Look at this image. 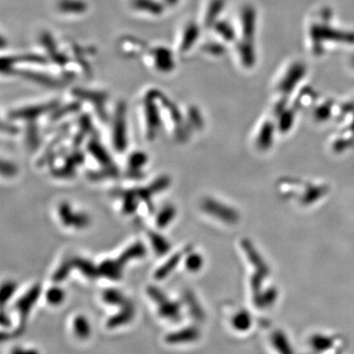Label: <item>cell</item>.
Wrapping results in <instances>:
<instances>
[{"mask_svg":"<svg viewBox=\"0 0 354 354\" xmlns=\"http://www.w3.org/2000/svg\"><path fill=\"white\" fill-rule=\"evenodd\" d=\"M41 293V286L39 285H35L30 288L23 297H21L18 301L16 302L15 308L17 309L19 313L20 323L16 329L15 335H20L25 332L26 325H27L28 318H29L30 313H31L32 307L38 301L39 295Z\"/></svg>","mask_w":354,"mask_h":354,"instance_id":"obj_1","label":"cell"},{"mask_svg":"<svg viewBox=\"0 0 354 354\" xmlns=\"http://www.w3.org/2000/svg\"><path fill=\"white\" fill-rule=\"evenodd\" d=\"M127 108L123 102H120L116 108L115 115H114L113 141V146L118 152L122 153L127 147Z\"/></svg>","mask_w":354,"mask_h":354,"instance_id":"obj_2","label":"cell"},{"mask_svg":"<svg viewBox=\"0 0 354 354\" xmlns=\"http://www.w3.org/2000/svg\"><path fill=\"white\" fill-rule=\"evenodd\" d=\"M145 106L147 137L149 140H153L157 136L158 129L160 128V123H162L160 111H158L157 104L153 101V93H151L150 95L147 97L145 106Z\"/></svg>","mask_w":354,"mask_h":354,"instance_id":"obj_3","label":"cell"},{"mask_svg":"<svg viewBox=\"0 0 354 354\" xmlns=\"http://www.w3.org/2000/svg\"><path fill=\"white\" fill-rule=\"evenodd\" d=\"M57 102H48V104H37V106H26V108L11 111L9 113L11 120H23L32 121L36 120L39 116L48 113L57 109Z\"/></svg>","mask_w":354,"mask_h":354,"instance_id":"obj_4","label":"cell"},{"mask_svg":"<svg viewBox=\"0 0 354 354\" xmlns=\"http://www.w3.org/2000/svg\"><path fill=\"white\" fill-rule=\"evenodd\" d=\"M200 330L196 327H186L176 332L169 333L165 335V342L167 344L176 346V344H191L197 342L200 337Z\"/></svg>","mask_w":354,"mask_h":354,"instance_id":"obj_5","label":"cell"},{"mask_svg":"<svg viewBox=\"0 0 354 354\" xmlns=\"http://www.w3.org/2000/svg\"><path fill=\"white\" fill-rule=\"evenodd\" d=\"M135 317V307L133 304L127 306L121 307V310L115 315L111 316L106 321V327L108 329H116V328L122 327L131 323Z\"/></svg>","mask_w":354,"mask_h":354,"instance_id":"obj_6","label":"cell"},{"mask_svg":"<svg viewBox=\"0 0 354 354\" xmlns=\"http://www.w3.org/2000/svg\"><path fill=\"white\" fill-rule=\"evenodd\" d=\"M156 68L160 72H171L174 68V60L167 48H158L152 51Z\"/></svg>","mask_w":354,"mask_h":354,"instance_id":"obj_7","label":"cell"},{"mask_svg":"<svg viewBox=\"0 0 354 354\" xmlns=\"http://www.w3.org/2000/svg\"><path fill=\"white\" fill-rule=\"evenodd\" d=\"M122 268L118 260L106 259L99 266L100 274L111 281H120L122 278Z\"/></svg>","mask_w":354,"mask_h":354,"instance_id":"obj_8","label":"cell"},{"mask_svg":"<svg viewBox=\"0 0 354 354\" xmlns=\"http://www.w3.org/2000/svg\"><path fill=\"white\" fill-rule=\"evenodd\" d=\"M158 312L162 318L177 322L181 319V304L167 299L164 304L158 305Z\"/></svg>","mask_w":354,"mask_h":354,"instance_id":"obj_9","label":"cell"},{"mask_svg":"<svg viewBox=\"0 0 354 354\" xmlns=\"http://www.w3.org/2000/svg\"><path fill=\"white\" fill-rule=\"evenodd\" d=\"M88 151L104 167L113 165V158L108 153V151L102 146V144L97 139H92L88 143Z\"/></svg>","mask_w":354,"mask_h":354,"instance_id":"obj_10","label":"cell"},{"mask_svg":"<svg viewBox=\"0 0 354 354\" xmlns=\"http://www.w3.org/2000/svg\"><path fill=\"white\" fill-rule=\"evenodd\" d=\"M72 264L75 269L79 270L86 278L95 279L101 277L100 274L99 266H95L90 260L84 259V258H73Z\"/></svg>","mask_w":354,"mask_h":354,"instance_id":"obj_11","label":"cell"},{"mask_svg":"<svg viewBox=\"0 0 354 354\" xmlns=\"http://www.w3.org/2000/svg\"><path fill=\"white\" fill-rule=\"evenodd\" d=\"M184 255H185V251H179V252L172 255L171 257L165 263V264L160 266L157 271L155 272V276H153L155 277V279H158V281H162V279L167 278V277L169 276V274L176 270V268L178 266L179 263H180Z\"/></svg>","mask_w":354,"mask_h":354,"instance_id":"obj_12","label":"cell"},{"mask_svg":"<svg viewBox=\"0 0 354 354\" xmlns=\"http://www.w3.org/2000/svg\"><path fill=\"white\" fill-rule=\"evenodd\" d=\"M147 254V249L145 245L141 242H136L133 243L132 245L128 247L127 250L123 251L118 261L121 266H124L129 261L141 259L145 257Z\"/></svg>","mask_w":354,"mask_h":354,"instance_id":"obj_13","label":"cell"},{"mask_svg":"<svg viewBox=\"0 0 354 354\" xmlns=\"http://www.w3.org/2000/svg\"><path fill=\"white\" fill-rule=\"evenodd\" d=\"M118 196L122 198V211L125 215H131L138 209V193L137 190L118 191Z\"/></svg>","mask_w":354,"mask_h":354,"instance_id":"obj_14","label":"cell"},{"mask_svg":"<svg viewBox=\"0 0 354 354\" xmlns=\"http://www.w3.org/2000/svg\"><path fill=\"white\" fill-rule=\"evenodd\" d=\"M74 95L81 100H88V101L95 102L97 104V111L101 114L102 118H104V111H102V104L106 100V95L104 93L94 92V91L83 90V88H77L74 90Z\"/></svg>","mask_w":354,"mask_h":354,"instance_id":"obj_15","label":"cell"},{"mask_svg":"<svg viewBox=\"0 0 354 354\" xmlns=\"http://www.w3.org/2000/svg\"><path fill=\"white\" fill-rule=\"evenodd\" d=\"M102 297L106 304L120 306V308L132 304L120 290H116V288H106L102 292Z\"/></svg>","mask_w":354,"mask_h":354,"instance_id":"obj_16","label":"cell"},{"mask_svg":"<svg viewBox=\"0 0 354 354\" xmlns=\"http://www.w3.org/2000/svg\"><path fill=\"white\" fill-rule=\"evenodd\" d=\"M73 329L76 337L78 339H83V341L88 339L91 335H92L91 324L88 322L87 317L84 315L75 317L73 321Z\"/></svg>","mask_w":354,"mask_h":354,"instance_id":"obj_17","label":"cell"},{"mask_svg":"<svg viewBox=\"0 0 354 354\" xmlns=\"http://www.w3.org/2000/svg\"><path fill=\"white\" fill-rule=\"evenodd\" d=\"M198 36H199V28H198V26L194 24V23H190V24L187 25V27L185 28V30H184L183 41H181L179 50L183 51V53L190 50L191 46H192L193 44L196 41Z\"/></svg>","mask_w":354,"mask_h":354,"instance_id":"obj_18","label":"cell"},{"mask_svg":"<svg viewBox=\"0 0 354 354\" xmlns=\"http://www.w3.org/2000/svg\"><path fill=\"white\" fill-rule=\"evenodd\" d=\"M149 239H150L151 243H152L153 251H155L158 256H164L171 251V244L158 232H149Z\"/></svg>","mask_w":354,"mask_h":354,"instance_id":"obj_19","label":"cell"},{"mask_svg":"<svg viewBox=\"0 0 354 354\" xmlns=\"http://www.w3.org/2000/svg\"><path fill=\"white\" fill-rule=\"evenodd\" d=\"M132 6L137 10L153 14V15H158L164 11V6L155 0H133Z\"/></svg>","mask_w":354,"mask_h":354,"instance_id":"obj_20","label":"cell"},{"mask_svg":"<svg viewBox=\"0 0 354 354\" xmlns=\"http://www.w3.org/2000/svg\"><path fill=\"white\" fill-rule=\"evenodd\" d=\"M87 3L82 0H62L58 9L64 13L80 14L87 10Z\"/></svg>","mask_w":354,"mask_h":354,"instance_id":"obj_21","label":"cell"},{"mask_svg":"<svg viewBox=\"0 0 354 354\" xmlns=\"http://www.w3.org/2000/svg\"><path fill=\"white\" fill-rule=\"evenodd\" d=\"M176 216V207L172 206V205H167L158 212L157 218H156V225L160 228L167 227Z\"/></svg>","mask_w":354,"mask_h":354,"instance_id":"obj_22","label":"cell"},{"mask_svg":"<svg viewBox=\"0 0 354 354\" xmlns=\"http://www.w3.org/2000/svg\"><path fill=\"white\" fill-rule=\"evenodd\" d=\"M149 158L144 152H133L128 158L130 171H141L142 167L148 162Z\"/></svg>","mask_w":354,"mask_h":354,"instance_id":"obj_23","label":"cell"},{"mask_svg":"<svg viewBox=\"0 0 354 354\" xmlns=\"http://www.w3.org/2000/svg\"><path fill=\"white\" fill-rule=\"evenodd\" d=\"M46 299L48 304L53 305V306H58V305L64 302L65 291L59 286H53L46 291Z\"/></svg>","mask_w":354,"mask_h":354,"instance_id":"obj_24","label":"cell"},{"mask_svg":"<svg viewBox=\"0 0 354 354\" xmlns=\"http://www.w3.org/2000/svg\"><path fill=\"white\" fill-rule=\"evenodd\" d=\"M26 141H27L28 147L32 150H36L41 144L38 128H37L35 123H30L28 125L27 132H26Z\"/></svg>","mask_w":354,"mask_h":354,"instance_id":"obj_25","label":"cell"},{"mask_svg":"<svg viewBox=\"0 0 354 354\" xmlns=\"http://www.w3.org/2000/svg\"><path fill=\"white\" fill-rule=\"evenodd\" d=\"M120 174L118 167L115 165H109V167H104V169L99 171H92L88 174L92 180H102L106 178H114Z\"/></svg>","mask_w":354,"mask_h":354,"instance_id":"obj_26","label":"cell"},{"mask_svg":"<svg viewBox=\"0 0 354 354\" xmlns=\"http://www.w3.org/2000/svg\"><path fill=\"white\" fill-rule=\"evenodd\" d=\"M169 185H171V178L167 176H162L156 179L155 181H153V183L147 187V189H148L149 193L153 196V194H157V193L165 191Z\"/></svg>","mask_w":354,"mask_h":354,"instance_id":"obj_27","label":"cell"},{"mask_svg":"<svg viewBox=\"0 0 354 354\" xmlns=\"http://www.w3.org/2000/svg\"><path fill=\"white\" fill-rule=\"evenodd\" d=\"M74 269L73 264H72V259L65 261L62 265L58 267L57 271L53 274V279L55 283H60L64 281L69 276L71 270Z\"/></svg>","mask_w":354,"mask_h":354,"instance_id":"obj_28","label":"cell"},{"mask_svg":"<svg viewBox=\"0 0 354 354\" xmlns=\"http://www.w3.org/2000/svg\"><path fill=\"white\" fill-rule=\"evenodd\" d=\"M184 299H185L188 306L190 307V312L192 316L197 319V320H201L204 315H203L202 309L200 308L199 304H198L195 297H193L192 293L189 292V291H186L185 295H184Z\"/></svg>","mask_w":354,"mask_h":354,"instance_id":"obj_29","label":"cell"},{"mask_svg":"<svg viewBox=\"0 0 354 354\" xmlns=\"http://www.w3.org/2000/svg\"><path fill=\"white\" fill-rule=\"evenodd\" d=\"M58 214H59L60 220L65 227H71L72 220H73L74 214L72 211L71 206L68 203L64 202L60 205L58 208Z\"/></svg>","mask_w":354,"mask_h":354,"instance_id":"obj_30","label":"cell"},{"mask_svg":"<svg viewBox=\"0 0 354 354\" xmlns=\"http://www.w3.org/2000/svg\"><path fill=\"white\" fill-rule=\"evenodd\" d=\"M16 290H17V285L14 281H7L2 285L1 295H0L2 306H4L6 302L11 299Z\"/></svg>","mask_w":354,"mask_h":354,"instance_id":"obj_31","label":"cell"},{"mask_svg":"<svg viewBox=\"0 0 354 354\" xmlns=\"http://www.w3.org/2000/svg\"><path fill=\"white\" fill-rule=\"evenodd\" d=\"M79 109H80V104H79V102H73V104H67L64 108L55 109L53 113L51 114V120L55 121L60 120L62 116L66 115V114L75 113V111H78Z\"/></svg>","mask_w":354,"mask_h":354,"instance_id":"obj_32","label":"cell"},{"mask_svg":"<svg viewBox=\"0 0 354 354\" xmlns=\"http://www.w3.org/2000/svg\"><path fill=\"white\" fill-rule=\"evenodd\" d=\"M147 295H149V297L152 298L153 301L157 305L162 304L169 299L167 295H165L160 288H157V286H149V288H147Z\"/></svg>","mask_w":354,"mask_h":354,"instance_id":"obj_33","label":"cell"},{"mask_svg":"<svg viewBox=\"0 0 354 354\" xmlns=\"http://www.w3.org/2000/svg\"><path fill=\"white\" fill-rule=\"evenodd\" d=\"M202 266V258L198 254H188L185 259V267L188 271L197 272L199 271Z\"/></svg>","mask_w":354,"mask_h":354,"instance_id":"obj_34","label":"cell"},{"mask_svg":"<svg viewBox=\"0 0 354 354\" xmlns=\"http://www.w3.org/2000/svg\"><path fill=\"white\" fill-rule=\"evenodd\" d=\"M91 223L90 216L87 214L78 213L74 214L73 220H72L71 227H76L77 230H83L88 227Z\"/></svg>","mask_w":354,"mask_h":354,"instance_id":"obj_35","label":"cell"},{"mask_svg":"<svg viewBox=\"0 0 354 354\" xmlns=\"http://www.w3.org/2000/svg\"><path fill=\"white\" fill-rule=\"evenodd\" d=\"M274 341V348L276 346H279L278 351L279 353L281 354H293L292 349L290 348V342H288V339L285 337H274L272 339Z\"/></svg>","mask_w":354,"mask_h":354,"instance_id":"obj_36","label":"cell"},{"mask_svg":"<svg viewBox=\"0 0 354 354\" xmlns=\"http://www.w3.org/2000/svg\"><path fill=\"white\" fill-rule=\"evenodd\" d=\"M22 75L31 79L35 82L41 84V85L55 86V82L50 77L43 76L41 74L31 73V72H24Z\"/></svg>","mask_w":354,"mask_h":354,"instance_id":"obj_37","label":"cell"},{"mask_svg":"<svg viewBox=\"0 0 354 354\" xmlns=\"http://www.w3.org/2000/svg\"><path fill=\"white\" fill-rule=\"evenodd\" d=\"M221 9V0H214L209 7L208 13H207L206 24L211 25L212 22L216 19V14L220 12Z\"/></svg>","mask_w":354,"mask_h":354,"instance_id":"obj_38","label":"cell"},{"mask_svg":"<svg viewBox=\"0 0 354 354\" xmlns=\"http://www.w3.org/2000/svg\"><path fill=\"white\" fill-rule=\"evenodd\" d=\"M1 174L2 176L6 177L16 176V174H17V167L12 164V162L3 160L1 162Z\"/></svg>","mask_w":354,"mask_h":354,"instance_id":"obj_39","label":"cell"},{"mask_svg":"<svg viewBox=\"0 0 354 354\" xmlns=\"http://www.w3.org/2000/svg\"><path fill=\"white\" fill-rule=\"evenodd\" d=\"M84 162V155L81 152H75L72 153L70 157L66 158V162H65V165L68 167H71V169H74V167H76L77 165H80L81 162Z\"/></svg>","mask_w":354,"mask_h":354,"instance_id":"obj_40","label":"cell"},{"mask_svg":"<svg viewBox=\"0 0 354 354\" xmlns=\"http://www.w3.org/2000/svg\"><path fill=\"white\" fill-rule=\"evenodd\" d=\"M41 44H43L46 50H48L50 57L57 53V48H55L57 46H55V43H53V39L50 38V35H44L43 38H41Z\"/></svg>","mask_w":354,"mask_h":354,"instance_id":"obj_41","label":"cell"},{"mask_svg":"<svg viewBox=\"0 0 354 354\" xmlns=\"http://www.w3.org/2000/svg\"><path fill=\"white\" fill-rule=\"evenodd\" d=\"M10 354H41L36 348H15Z\"/></svg>","mask_w":354,"mask_h":354,"instance_id":"obj_42","label":"cell"},{"mask_svg":"<svg viewBox=\"0 0 354 354\" xmlns=\"http://www.w3.org/2000/svg\"><path fill=\"white\" fill-rule=\"evenodd\" d=\"M2 130H3L4 132L9 133V134H17L18 128L16 127H13V125H2Z\"/></svg>","mask_w":354,"mask_h":354,"instance_id":"obj_43","label":"cell"},{"mask_svg":"<svg viewBox=\"0 0 354 354\" xmlns=\"http://www.w3.org/2000/svg\"><path fill=\"white\" fill-rule=\"evenodd\" d=\"M1 325L3 326V327H10L11 326V320L10 318H9L8 315H6L4 312H2L1 314Z\"/></svg>","mask_w":354,"mask_h":354,"instance_id":"obj_44","label":"cell"},{"mask_svg":"<svg viewBox=\"0 0 354 354\" xmlns=\"http://www.w3.org/2000/svg\"><path fill=\"white\" fill-rule=\"evenodd\" d=\"M165 1L167 2V4H169V6H174L176 2H178V0H165Z\"/></svg>","mask_w":354,"mask_h":354,"instance_id":"obj_45","label":"cell"}]
</instances>
